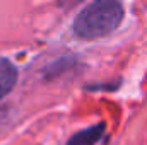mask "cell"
<instances>
[{
	"mask_svg": "<svg viewBox=\"0 0 147 145\" xmlns=\"http://www.w3.org/2000/svg\"><path fill=\"white\" fill-rule=\"evenodd\" d=\"M125 15L123 5L115 0H99L86 5L74 19L72 31L80 39L91 41L111 34Z\"/></svg>",
	"mask_w": 147,
	"mask_h": 145,
	"instance_id": "1",
	"label": "cell"
},
{
	"mask_svg": "<svg viewBox=\"0 0 147 145\" xmlns=\"http://www.w3.org/2000/svg\"><path fill=\"white\" fill-rule=\"evenodd\" d=\"M17 82V68L14 63L3 56H0V99L5 97Z\"/></svg>",
	"mask_w": 147,
	"mask_h": 145,
	"instance_id": "3",
	"label": "cell"
},
{
	"mask_svg": "<svg viewBox=\"0 0 147 145\" xmlns=\"http://www.w3.org/2000/svg\"><path fill=\"white\" fill-rule=\"evenodd\" d=\"M105 123H98L92 126H87L80 132H75L69 138L67 145H96L103 137H105Z\"/></svg>",
	"mask_w": 147,
	"mask_h": 145,
	"instance_id": "2",
	"label": "cell"
}]
</instances>
